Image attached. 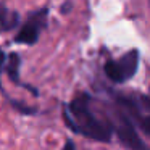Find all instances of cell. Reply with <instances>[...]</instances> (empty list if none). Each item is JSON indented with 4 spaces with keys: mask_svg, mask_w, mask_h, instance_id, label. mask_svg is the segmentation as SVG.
<instances>
[{
    "mask_svg": "<svg viewBox=\"0 0 150 150\" xmlns=\"http://www.w3.org/2000/svg\"><path fill=\"white\" fill-rule=\"evenodd\" d=\"M91 97L86 94L76 97L68 107L63 110L65 123L73 132L82 134L87 139H94L98 142H110L111 139V126L107 123H102L100 120L92 115L89 110Z\"/></svg>",
    "mask_w": 150,
    "mask_h": 150,
    "instance_id": "6da1fadb",
    "label": "cell"
},
{
    "mask_svg": "<svg viewBox=\"0 0 150 150\" xmlns=\"http://www.w3.org/2000/svg\"><path fill=\"white\" fill-rule=\"evenodd\" d=\"M139 66V50H129L120 60H108L105 63V74L113 82H126L137 71Z\"/></svg>",
    "mask_w": 150,
    "mask_h": 150,
    "instance_id": "7a4b0ae2",
    "label": "cell"
},
{
    "mask_svg": "<svg viewBox=\"0 0 150 150\" xmlns=\"http://www.w3.org/2000/svg\"><path fill=\"white\" fill-rule=\"evenodd\" d=\"M47 15L49 10L42 8V10H37L34 13L29 15L28 21L23 24V28L20 29V33L16 34L15 40L18 44H26V45H33L39 40V36L42 33V29L47 24Z\"/></svg>",
    "mask_w": 150,
    "mask_h": 150,
    "instance_id": "3957f363",
    "label": "cell"
},
{
    "mask_svg": "<svg viewBox=\"0 0 150 150\" xmlns=\"http://www.w3.org/2000/svg\"><path fill=\"white\" fill-rule=\"evenodd\" d=\"M116 132L120 136V139L126 144L129 149L132 150H142L144 145H142V140L139 139L137 132L134 131L132 124L129 123V120H126L124 116H121V124L116 127Z\"/></svg>",
    "mask_w": 150,
    "mask_h": 150,
    "instance_id": "277c9868",
    "label": "cell"
},
{
    "mask_svg": "<svg viewBox=\"0 0 150 150\" xmlns=\"http://www.w3.org/2000/svg\"><path fill=\"white\" fill-rule=\"evenodd\" d=\"M20 23V15L18 11L8 10L4 5H0V33L4 31H11Z\"/></svg>",
    "mask_w": 150,
    "mask_h": 150,
    "instance_id": "5b68a950",
    "label": "cell"
},
{
    "mask_svg": "<svg viewBox=\"0 0 150 150\" xmlns=\"http://www.w3.org/2000/svg\"><path fill=\"white\" fill-rule=\"evenodd\" d=\"M20 55L15 52H11L8 55V63H7V74L15 84H21V79H20Z\"/></svg>",
    "mask_w": 150,
    "mask_h": 150,
    "instance_id": "8992f818",
    "label": "cell"
},
{
    "mask_svg": "<svg viewBox=\"0 0 150 150\" xmlns=\"http://www.w3.org/2000/svg\"><path fill=\"white\" fill-rule=\"evenodd\" d=\"M139 124H140V129H142L145 134H149V136H150V116L140 118V120H139Z\"/></svg>",
    "mask_w": 150,
    "mask_h": 150,
    "instance_id": "52a82bcc",
    "label": "cell"
},
{
    "mask_svg": "<svg viewBox=\"0 0 150 150\" xmlns=\"http://www.w3.org/2000/svg\"><path fill=\"white\" fill-rule=\"evenodd\" d=\"M11 103H13V107H15V108H18V110L23 111V113H34V111H36L34 108H29L28 105L20 103V102H11Z\"/></svg>",
    "mask_w": 150,
    "mask_h": 150,
    "instance_id": "ba28073f",
    "label": "cell"
},
{
    "mask_svg": "<svg viewBox=\"0 0 150 150\" xmlns=\"http://www.w3.org/2000/svg\"><path fill=\"white\" fill-rule=\"evenodd\" d=\"M63 150H76V149H74V142L68 139V140L65 142V147H63Z\"/></svg>",
    "mask_w": 150,
    "mask_h": 150,
    "instance_id": "9c48e42d",
    "label": "cell"
},
{
    "mask_svg": "<svg viewBox=\"0 0 150 150\" xmlns=\"http://www.w3.org/2000/svg\"><path fill=\"white\" fill-rule=\"evenodd\" d=\"M4 65H5V53L0 50V73H2V68H4Z\"/></svg>",
    "mask_w": 150,
    "mask_h": 150,
    "instance_id": "30bf717a",
    "label": "cell"
}]
</instances>
